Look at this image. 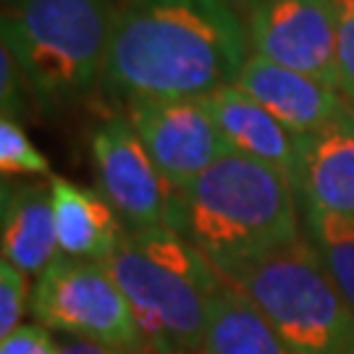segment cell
<instances>
[{
	"instance_id": "obj_1",
	"label": "cell",
	"mask_w": 354,
	"mask_h": 354,
	"mask_svg": "<svg viewBox=\"0 0 354 354\" xmlns=\"http://www.w3.org/2000/svg\"><path fill=\"white\" fill-rule=\"evenodd\" d=\"M250 55L228 0H127L115 11L102 79L127 100L207 97L236 84Z\"/></svg>"
},
{
	"instance_id": "obj_2",
	"label": "cell",
	"mask_w": 354,
	"mask_h": 354,
	"mask_svg": "<svg viewBox=\"0 0 354 354\" xmlns=\"http://www.w3.org/2000/svg\"><path fill=\"white\" fill-rule=\"evenodd\" d=\"M168 228L189 241L218 276L304 236L291 178L231 150L187 189L171 194Z\"/></svg>"
},
{
	"instance_id": "obj_3",
	"label": "cell",
	"mask_w": 354,
	"mask_h": 354,
	"mask_svg": "<svg viewBox=\"0 0 354 354\" xmlns=\"http://www.w3.org/2000/svg\"><path fill=\"white\" fill-rule=\"evenodd\" d=\"M147 354H205L207 302L221 276L171 228L127 231L108 260Z\"/></svg>"
},
{
	"instance_id": "obj_4",
	"label": "cell",
	"mask_w": 354,
	"mask_h": 354,
	"mask_svg": "<svg viewBox=\"0 0 354 354\" xmlns=\"http://www.w3.org/2000/svg\"><path fill=\"white\" fill-rule=\"evenodd\" d=\"M113 21L111 0H8L3 45L39 100L68 102L105 71Z\"/></svg>"
},
{
	"instance_id": "obj_5",
	"label": "cell",
	"mask_w": 354,
	"mask_h": 354,
	"mask_svg": "<svg viewBox=\"0 0 354 354\" xmlns=\"http://www.w3.org/2000/svg\"><path fill=\"white\" fill-rule=\"evenodd\" d=\"M221 279L266 315L294 354H354V313L304 239Z\"/></svg>"
},
{
	"instance_id": "obj_6",
	"label": "cell",
	"mask_w": 354,
	"mask_h": 354,
	"mask_svg": "<svg viewBox=\"0 0 354 354\" xmlns=\"http://www.w3.org/2000/svg\"><path fill=\"white\" fill-rule=\"evenodd\" d=\"M32 313L39 326L76 339L145 349L124 291L105 263L58 254L32 289Z\"/></svg>"
},
{
	"instance_id": "obj_7",
	"label": "cell",
	"mask_w": 354,
	"mask_h": 354,
	"mask_svg": "<svg viewBox=\"0 0 354 354\" xmlns=\"http://www.w3.org/2000/svg\"><path fill=\"white\" fill-rule=\"evenodd\" d=\"M127 118L171 194L187 189L228 152L205 97L127 100Z\"/></svg>"
},
{
	"instance_id": "obj_8",
	"label": "cell",
	"mask_w": 354,
	"mask_h": 354,
	"mask_svg": "<svg viewBox=\"0 0 354 354\" xmlns=\"http://www.w3.org/2000/svg\"><path fill=\"white\" fill-rule=\"evenodd\" d=\"M247 37L252 55L339 89L333 0H263L247 13Z\"/></svg>"
},
{
	"instance_id": "obj_9",
	"label": "cell",
	"mask_w": 354,
	"mask_h": 354,
	"mask_svg": "<svg viewBox=\"0 0 354 354\" xmlns=\"http://www.w3.org/2000/svg\"><path fill=\"white\" fill-rule=\"evenodd\" d=\"M92 158L97 192L111 203L127 231L168 228L171 189L127 115H111L95 129Z\"/></svg>"
},
{
	"instance_id": "obj_10",
	"label": "cell",
	"mask_w": 354,
	"mask_h": 354,
	"mask_svg": "<svg viewBox=\"0 0 354 354\" xmlns=\"http://www.w3.org/2000/svg\"><path fill=\"white\" fill-rule=\"evenodd\" d=\"M236 84L260 102L268 113L276 115L283 127L302 137L326 129L352 108L336 87L270 64L260 55H250Z\"/></svg>"
},
{
	"instance_id": "obj_11",
	"label": "cell",
	"mask_w": 354,
	"mask_h": 354,
	"mask_svg": "<svg viewBox=\"0 0 354 354\" xmlns=\"http://www.w3.org/2000/svg\"><path fill=\"white\" fill-rule=\"evenodd\" d=\"M291 187L307 210L354 218V108L304 137Z\"/></svg>"
},
{
	"instance_id": "obj_12",
	"label": "cell",
	"mask_w": 354,
	"mask_h": 354,
	"mask_svg": "<svg viewBox=\"0 0 354 354\" xmlns=\"http://www.w3.org/2000/svg\"><path fill=\"white\" fill-rule=\"evenodd\" d=\"M205 100L210 105V113L226 140L228 150L263 160L294 178L304 145L302 134H294L291 129L283 127L276 115L268 113L239 84L215 89Z\"/></svg>"
},
{
	"instance_id": "obj_13",
	"label": "cell",
	"mask_w": 354,
	"mask_h": 354,
	"mask_svg": "<svg viewBox=\"0 0 354 354\" xmlns=\"http://www.w3.org/2000/svg\"><path fill=\"white\" fill-rule=\"evenodd\" d=\"M0 244H3V260L26 276H42L45 268L61 254L50 181L3 184Z\"/></svg>"
},
{
	"instance_id": "obj_14",
	"label": "cell",
	"mask_w": 354,
	"mask_h": 354,
	"mask_svg": "<svg viewBox=\"0 0 354 354\" xmlns=\"http://www.w3.org/2000/svg\"><path fill=\"white\" fill-rule=\"evenodd\" d=\"M55 231L61 254L74 260L105 263L127 234L124 221L100 192L87 189L64 176H50Z\"/></svg>"
},
{
	"instance_id": "obj_15",
	"label": "cell",
	"mask_w": 354,
	"mask_h": 354,
	"mask_svg": "<svg viewBox=\"0 0 354 354\" xmlns=\"http://www.w3.org/2000/svg\"><path fill=\"white\" fill-rule=\"evenodd\" d=\"M205 354H294L239 289L221 281L207 302Z\"/></svg>"
},
{
	"instance_id": "obj_16",
	"label": "cell",
	"mask_w": 354,
	"mask_h": 354,
	"mask_svg": "<svg viewBox=\"0 0 354 354\" xmlns=\"http://www.w3.org/2000/svg\"><path fill=\"white\" fill-rule=\"evenodd\" d=\"M304 239L313 244L323 268L354 313V218L302 207Z\"/></svg>"
},
{
	"instance_id": "obj_17",
	"label": "cell",
	"mask_w": 354,
	"mask_h": 354,
	"mask_svg": "<svg viewBox=\"0 0 354 354\" xmlns=\"http://www.w3.org/2000/svg\"><path fill=\"white\" fill-rule=\"evenodd\" d=\"M0 171L6 178L50 174L48 158L32 145L26 131L11 115H3V121H0Z\"/></svg>"
},
{
	"instance_id": "obj_18",
	"label": "cell",
	"mask_w": 354,
	"mask_h": 354,
	"mask_svg": "<svg viewBox=\"0 0 354 354\" xmlns=\"http://www.w3.org/2000/svg\"><path fill=\"white\" fill-rule=\"evenodd\" d=\"M26 304H32L26 273L3 260L0 266V339L11 336L21 326Z\"/></svg>"
},
{
	"instance_id": "obj_19",
	"label": "cell",
	"mask_w": 354,
	"mask_h": 354,
	"mask_svg": "<svg viewBox=\"0 0 354 354\" xmlns=\"http://www.w3.org/2000/svg\"><path fill=\"white\" fill-rule=\"evenodd\" d=\"M333 8H336L339 89L354 108V0H333Z\"/></svg>"
},
{
	"instance_id": "obj_20",
	"label": "cell",
	"mask_w": 354,
	"mask_h": 354,
	"mask_svg": "<svg viewBox=\"0 0 354 354\" xmlns=\"http://www.w3.org/2000/svg\"><path fill=\"white\" fill-rule=\"evenodd\" d=\"M58 349L61 342H55L39 323L19 326L11 336L0 339V354H58Z\"/></svg>"
},
{
	"instance_id": "obj_21",
	"label": "cell",
	"mask_w": 354,
	"mask_h": 354,
	"mask_svg": "<svg viewBox=\"0 0 354 354\" xmlns=\"http://www.w3.org/2000/svg\"><path fill=\"white\" fill-rule=\"evenodd\" d=\"M19 76H24V71L19 68L13 53L3 45L0 50V97H3V115L19 113L21 108V82Z\"/></svg>"
},
{
	"instance_id": "obj_22",
	"label": "cell",
	"mask_w": 354,
	"mask_h": 354,
	"mask_svg": "<svg viewBox=\"0 0 354 354\" xmlns=\"http://www.w3.org/2000/svg\"><path fill=\"white\" fill-rule=\"evenodd\" d=\"M58 354H147V352L145 349H121V346H111V344L71 336L68 342H61Z\"/></svg>"
},
{
	"instance_id": "obj_23",
	"label": "cell",
	"mask_w": 354,
	"mask_h": 354,
	"mask_svg": "<svg viewBox=\"0 0 354 354\" xmlns=\"http://www.w3.org/2000/svg\"><path fill=\"white\" fill-rule=\"evenodd\" d=\"M228 3H231V6H234V8H236L239 13H241V11L250 13L252 8H257V6L263 3V0H228Z\"/></svg>"
}]
</instances>
